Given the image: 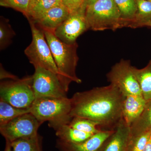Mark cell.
Segmentation results:
<instances>
[{
	"label": "cell",
	"instance_id": "1",
	"mask_svg": "<svg viewBox=\"0 0 151 151\" xmlns=\"http://www.w3.org/2000/svg\"><path fill=\"white\" fill-rule=\"evenodd\" d=\"M125 97L112 84L76 92L71 98L70 116L89 119L98 123L99 127L113 130L123 118Z\"/></svg>",
	"mask_w": 151,
	"mask_h": 151
},
{
	"label": "cell",
	"instance_id": "2",
	"mask_svg": "<svg viewBox=\"0 0 151 151\" xmlns=\"http://www.w3.org/2000/svg\"><path fill=\"white\" fill-rule=\"evenodd\" d=\"M47 42L58 71V77L68 92L71 82L80 84L81 80L76 73L78 60L77 54L78 44L76 42L68 44L63 42L53 32L43 31Z\"/></svg>",
	"mask_w": 151,
	"mask_h": 151
},
{
	"label": "cell",
	"instance_id": "3",
	"mask_svg": "<svg viewBox=\"0 0 151 151\" xmlns=\"http://www.w3.org/2000/svg\"><path fill=\"white\" fill-rule=\"evenodd\" d=\"M85 16L92 30H115L123 27L121 15L114 0H97L86 7Z\"/></svg>",
	"mask_w": 151,
	"mask_h": 151
},
{
	"label": "cell",
	"instance_id": "4",
	"mask_svg": "<svg viewBox=\"0 0 151 151\" xmlns=\"http://www.w3.org/2000/svg\"><path fill=\"white\" fill-rule=\"evenodd\" d=\"M29 22L32 40L25 50V54L35 68H43L58 75L57 67L43 30L39 28L34 22Z\"/></svg>",
	"mask_w": 151,
	"mask_h": 151
},
{
	"label": "cell",
	"instance_id": "5",
	"mask_svg": "<svg viewBox=\"0 0 151 151\" xmlns=\"http://www.w3.org/2000/svg\"><path fill=\"white\" fill-rule=\"evenodd\" d=\"M0 97V99L17 108H30L35 99L32 76L1 82Z\"/></svg>",
	"mask_w": 151,
	"mask_h": 151
},
{
	"label": "cell",
	"instance_id": "6",
	"mask_svg": "<svg viewBox=\"0 0 151 151\" xmlns=\"http://www.w3.org/2000/svg\"><path fill=\"white\" fill-rule=\"evenodd\" d=\"M71 98L41 97L35 98L30 108V113L41 123L51 122L70 116Z\"/></svg>",
	"mask_w": 151,
	"mask_h": 151
},
{
	"label": "cell",
	"instance_id": "7",
	"mask_svg": "<svg viewBox=\"0 0 151 151\" xmlns=\"http://www.w3.org/2000/svg\"><path fill=\"white\" fill-rule=\"evenodd\" d=\"M129 60H122L111 68L106 75L111 84L116 86L124 96L142 95Z\"/></svg>",
	"mask_w": 151,
	"mask_h": 151
},
{
	"label": "cell",
	"instance_id": "8",
	"mask_svg": "<svg viewBox=\"0 0 151 151\" xmlns=\"http://www.w3.org/2000/svg\"><path fill=\"white\" fill-rule=\"evenodd\" d=\"M32 88L35 98L67 97V92L57 74L43 68H35Z\"/></svg>",
	"mask_w": 151,
	"mask_h": 151
},
{
	"label": "cell",
	"instance_id": "9",
	"mask_svg": "<svg viewBox=\"0 0 151 151\" xmlns=\"http://www.w3.org/2000/svg\"><path fill=\"white\" fill-rule=\"evenodd\" d=\"M42 124L31 113H26L0 127V132L6 140L12 143L19 139L37 136Z\"/></svg>",
	"mask_w": 151,
	"mask_h": 151
},
{
	"label": "cell",
	"instance_id": "10",
	"mask_svg": "<svg viewBox=\"0 0 151 151\" xmlns=\"http://www.w3.org/2000/svg\"><path fill=\"white\" fill-rule=\"evenodd\" d=\"M89 29L85 11L81 10L70 14L53 33L63 42L71 44L76 42L77 38Z\"/></svg>",
	"mask_w": 151,
	"mask_h": 151
},
{
	"label": "cell",
	"instance_id": "11",
	"mask_svg": "<svg viewBox=\"0 0 151 151\" xmlns=\"http://www.w3.org/2000/svg\"><path fill=\"white\" fill-rule=\"evenodd\" d=\"M131 138V127L122 118L98 151H129Z\"/></svg>",
	"mask_w": 151,
	"mask_h": 151
},
{
	"label": "cell",
	"instance_id": "12",
	"mask_svg": "<svg viewBox=\"0 0 151 151\" xmlns=\"http://www.w3.org/2000/svg\"><path fill=\"white\" fill-rule=\"evenodd\" d=\"M71 118L70 116H68L48 122L49 126L54 129L58 139L65 142L78 144L84 142L94 135L70 127L68 122Z\"/></svg>",
	"mask_w": 151,
	"mask_h": 151
},
{
	"label": "cell",
	"instance_id": "13",
	"mask_svg": "<svg viewBox=\"0 0 151 151\" xmlns=\"http://www.w3.org/2000/svg\"><path fill=\"white\" fill-rule=\"evenodd\" d=\"M113 129L102 130L87 140L78 144L65 142L58 139L56 147L60 151H98Z\"/></svg>",
	"mask_w": 151,
	"mask_h": 151
},
{
	"label": "cell",
	"instance_id": "14",
	"mask_svg": "<svg viewBox=\"0 0 151 151\" xmlns=\"http://www.w3.org/2000/svg\"><path fill=\"white\" fill-rule=\"evenodd\" d=\"M69 14L70 13L63 5H59L50 9L40 19L34 22L43 31L54 32Z\"/></svg>",
	"mask_w": 151,
	"mask_h": 151
},
{
	"label": "cell",
	"instance_id": "15",
	"mask_svg": "<svg viewBox=\"0 0 151 151\" xmlns=\"http://www.w3.org/2000/svg\"><path fill=\"white\" fill-rule=\"evenodd\" d=\"M146 103L142 95L125 96L122 108V116L130 127L141 116Z\"/></svg>",
	"mask_w": 151,
	"mask_h": 151
},
{
	"label": "cell",
	"instance_id": "16",
	"mask_svg": "<svg viewBox=\"0 0 151 151\" xmlns=\"http://www.w3.org/2000/svg\"><path fill=\"white\" fill-rule=\"evenodd\" d=\"M137 11L128 27L136 28L146 26L151 22V2L147 0H137Z\"/></svg>",
	"mask_w": 151,
	"mask_h": 151
},
{
	"label": "cell",
	"instance_id": "17",
	"mask_svg": "<svg viewBox=\"0 0 151 151\" xmlns=\"http://www.w3.org/2000/svg\"><path fill=\"white\" fill-rule=\"evenodd\" d=\"M133 69L143 97L147 102L151 100V60L144 68L138 69L134 67Z\"/></svg>",
	"mask_w": 151,
	"mask_h": 151
},
{
	"label": "cell",
	"instance_id": "18",
	"mask_svg": "<svg viewBox=\"0 0 151 151\" xmlns=\"http://www.w3.org/2000/svg\"><path fill=\"white\" fill-rule=\"evenodd\" d=\"M30 113V108H17L0 99V127L26 113Z\"/></svg>",
	"mask_w": 151,
	"mask_h": 151
},
{
	"label": "cell",
	"instance_id": "19",
	"mask_svg": "<svg viewBox=\"0 0 151 151\" xmlns=\"http://www.w3.org/2000/svg\"><path fill=\"white\" fill-rule=\"evenodd\" d=\"M121 15L123 27H128L137 11V0H114Z\"/></svg>",
	"mask_w": 151,
	"mask_h": 151
},
{
	"label": "cell",
	"instance_id": "20",
	"mask_svg": "<svg viewBox=\"0 0 151 151\" xmlns=\"http://www.w3.org/2000/svg\"><path fill=\"white\" fill-rule=\"evenodd\" d=\"M131 130L132 135L151 130V100L147 102L142 113L131 126Z\"/></svg>",
	"mask_w": 151,
	"mask_h": 151
},
{
	"label": "cell",
	"instance_id": "21",
	"mask_svg": "<svg viewBox=\"0 0 151 151\" xmlns=\"http://www.w3.org/2000/svg\"><path fill=\"white\" fill-rule=\"evenodd\" d=\"M61 4L62 0H38L29 9L27 17L29 21H36L50 9Z\"/></svg>",
	"mask_w": 151,
	"mask_h": 151
},
{
	"label": "cell",
	"instance_id": "22",
	"mask_svg": "<svg viewBox=\"0 0 151 151\" xmlns=\"http://www.w3.org/2000/svg\"><path fill=\"white\" fill-rule=\"evenodd\" d=\"M42 138L38 134L14 141L11 145L13 151H42Z\"/></svg>",
	"mask_w": 151,
	"mask_h": 151
},
{
	"label": "cell",
	"instance_id": "23",
	"mask_svg": "<svg viewBox=\"0 0 151 151\" xmlns=\"http://www.w3.org/2000/svg\"><path fill=\"white\" fill-rule=\"evenodd\" d=\"M68 124L76 129L93 134L102 131L99 128V124L97 122L80 117H71L68 121Z\"/></svg>",
	"mask_w": 151,
	"mask_h": 151
},
{
	"label": "cell",
	"instance_id": "24",
	"mask_svg": "<svg viewBox=\"0 0 151 151\" xmlns=\"http://www.w3.org/2000/svg\"><path fill=\"white\" fill-rule=\"evenodd\" d=\"M15 33L9 22L1 20L0 23V48L2 50L12 42Z\"/></svg>",
	"mask_w": 151,
	"mask_h": 151
},
{
	"label": "cell",
	"instance_id": "25",
	"mask_svg": "<svg viewBox=\"0 0 151 151\" xmlns=\"http://www.w3.org/2000/svg\"><path fill=\"white\" fill-rule=\"evenodd\" d=\"M151 133V130L139 134L131 135L129 151H143Z\"/></svg>",
	"mask_w": 151,
	"mask_h": 151
},
{
	"label": "cell",
	"instance_id": "26",
	"mask_svg": "<svg viewBox=\"0 0 151 151\" xmlns=\"http://www.w3.org/2000/svg\"><path fill=\"white\" fill-rule=\"evenodd\" d=\"M30 0H1V5L10 7L17 10L27 17Z\"/></svg>",
	"mask_w": 151,
	"mask_h": 151
},
{
	"label": "cell",
	"instance_id": "27",
	"mask_svg": "<svg viewBox=\"0 0 151 151\" xmlns=\"http://www.w3.org/2000/svg\"><path fill=\"white\" fill-rule=\"evenodd\" d=\"M62 3L70 14L81 10L85 11L83 0H62Z\"/></svg>",
	"mask_w": 151,
	"mask_h": 151
},
{
	"label": "cell",
	"instance_id": "28",
	"mask_svg": "<svg viewBox=\"0 0 151 151\" xmlns=\"http://www.w3.org/2000/svg\"><path fill=\"white\" fill-rule=\"evenodd\" d=\"M9 78L12 79V80H15V79H18V78L16 77L15 76L9 73L8 72L5 71L1 67V79H2L3 78Z\"/></svg>",
	"mask_w": 151,
	"mask_h": 151
},
{
	"label": "cell",
	"instance_id": "29",
	"mask_svg": "<svg viewBox=\"0 0 151 151\" xmlns=\"http://www.w3.org/2000/svg\"><path fill=\"white\" fill-rule=\"evenodd\" d=\"M143 151H151V133Z\"/></svg>",
	"mask_w": 151,
	"mask_h": 151
},
{
	"label": "cell",
	"instance_id": "30",
	"mask_svg": "<svg viewBox=\"0 0 151 151\" xmlns=\"http://www.w3.org/2000/svg\"><path fill=\"white\" fill-rule=\"evenodd\" d=\"M97 0H83V5L84 7L86 9V6L91 5L92 4L96 2Z\"/></svg>",
	"mask_w": 151,
	"mask_h": 151
},
{
	"label": "cell",
	"instance_id": "31",
	"mask_svg": "<svg viewBox=\"0 0 151 151\" xmlns=\"http://www.w3.org/2000/svg\"><path fill=\"white\" fill-rule=\"evenodd\" d=\"M4 151H13L11 145V143L8 141L6 140V146Z\"/></svg>",
	"mask_w": 151,
	"mask_h": 151
},
{
	"label": "cell",
	"instance_id": "32",
	"mask_svg": "<svg viewBox=\"0 0 151 151\" xmlns=\"http://www.w3.org/2000/svg\"><path fill=\"white\" fill-rule=\"evenodd\" d=\"M38 1V0H30L29 9H29L30 8H31Z\"/></svg>",
	"mask_w": 151,
	"mask_h": 151
},
{
	"label": "cell",
	"instance_id": "33",
	"mask_svg": "<svg viewBox=\"0 0 151 151\" xmlns=\"http://www.w3.org/2000/svg\"><path fill=\"white\" fill-rule=\"evenodd\" d=\"M146 26L147 27H151V22H149L147 24V25H146Z\"/></svg>",
	"mask_w": 151,
	"mask_h": 151
},
{
	"label": "cell",
	"instance_id": "34",
	"mask_svg": "<svg viewBox=\"0 0 151 151\" xmlns=\"http://www.w3.org/2000/svg\"><path fill=\"white\" fill-rule=\"evenodd\" d=\"M147 1H149L151 2V0H147Z\"/></svg>",
	"mask_w": 151,
	"mask_h": 151
}]
</instances>
